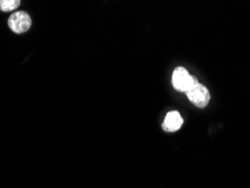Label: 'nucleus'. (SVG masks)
<instances>
[{
  "instance_id": "nucleus-1",
  "label": "nucleus",
  "mask_w": 250,
  "mask_h": 188,
  "mask_svg": "<svg viewBox=\"0 0 250 188\" xmlns=\"http://www.w3.org/2000/svg\"><path fill=\"white\" fill-rule=\"evenodd\" d=\"M197 83L198 81L190 76L188 71L183 67L176 68L174 73H172V86H174L175 89L179 91L187 93Z\"/></svg>"
},
{
  "instance_id": "nucleus-2",
  "label": "nucleus",
  "mask_w": 250,
  "mask_h": 188,
  "mask_svg": "<svg viewBox=\"0 0 250 188\" xmlns=\"http://www.w3.org/2000/svg\"><path fill=\"white\" fill-rule=\"evenodd\" d=\"M186 94L189 101L196 105L197 107H205L209 102V93L208 88L198 83Z\"/></svg>"
},
{
  "instance_id": "nucleus-3",
  "label": "nucleus",
  "mask_w": 250,
  "mask_h": 188,
  "mask_svg": "<svg viewBox=\"0 0 250 188\" xmlns=\"http://www.w3.org/2000/svg\"><path fill=\"white\" fill-rule=\"evenodd\" d=\"M9 27L13 29L15 33H24L29 29L32 25L31 17L28 14L24 12H17L14 13L8 20Z\"/></svg>"
},
{
  "instance_id": "nucleus-4",
  "label": "nucleus",
  "mask_w": 250,
  "mask_h": 188,
  "mask_svg": "<svg viewBox=\"0 0 250 188\" xmlns=\"http://www.w3.org/2000/svg\"><path fill=\"white\" fill-rule=\"evenodd\" d=\"M183 117L178 112H169L165 119L163 127L168 132H175L181 128L183 125Z\"/></svg>"
},
{
  "instance_id": "nucleus-5",
  "label": "nucleus",
  "mask_w": 250,
  "mask_h": 188,
  "mask_svg": "<svg viewBox=\"0 0 250 188\" xmlns=\"http://www.w3.org/2000/svg\"><path fill=\"white\" fill-rule=\"evenodd\" d=\"M21 0H0V9L2 12H12L20 6Z\"/></svg>"
}]
</instances>
